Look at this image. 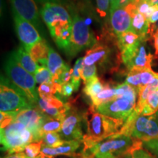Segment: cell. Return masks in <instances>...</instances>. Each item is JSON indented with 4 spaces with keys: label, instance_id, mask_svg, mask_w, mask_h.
Here are the masks:
<instances>
[{
    "label": "cell",
    "instance_id": "cell-32",
    "mask_svg": "<svg viewBox=\"0 0 158 158\" xmlns=\"http://www.w3.org/2000/svg\"><path fill=\"white\" fill-rule=\"evenodd\" d=\"M84 65V59H83V58H79L77 59L76 64L74 65L71 83L73 84L76 92L78 91L79 86H80V81L81 78V70Z\"/></svg>",
    "mask_w": 158,
    "mask_h": 158
},
{
    "label": "cell",
    "instance_id": "cell-19",
    "mask_svg": "<svg viewBox=\"0 0 158 158\" xmlns=\"http://www.w3.org/2000/svg\"><path fill=\"white\" fill-rule=\"evenodd\" d=\"M50 47L44 40L35 43L32 46L27 49V52L31 55L35 62L38 63L39 66L47 67L48 64V56Z\"/></svg>",
    "mask_w": 158,
    "mask_h": 158
},
{
    "label": "cell",
    "instance_id": "cell-36",
    "mask_svg": "<svg viewBox=\"0 0 158 158\" xmlns=\"http://www.w3.org/2000/svg\"><path fill=\"white\" fill-rule=\"evenodd\" d=\"M81 79L84 81V84H86L89 81L97 76V67L96 64L94 65H84L81 73Z\"/></svg>",
    "mask_w": 158,
    "mask_h": 158
},
{
    "label": "cell",
    "instance_id": "cell-14",
    "mask_svg": "<svg viewBox=\"0 0 158 158\" xmlns=\"http://www.w3.org/2000/svg\"><path fill=\"white\" fill-rule=\"evenodd\" d=\"M13 13L29 21L35 27L40 25V13L35 0H10Z\"/></svg>",
    "mask_w": 158,
    "mask_h": 158
},
{
    "label": "cell",
    "instance_id": "cell-25",
    "mask_svg": "<svg viewBox=\"0 0 158 158\" xmlns=\"http://www.w3.org/2000/svg\"><path fill=\"white\" fill-rule=\"evenodd\" d=\"M63 121L64 120L60 118L51 117L45 115L40 127L41 135L43 137V135L45 133H59L62 129Z\"/></svg>",
    "mask_w": 158,
    "mask_h": 158
},
{
    "label": "cell",
    "instance_id": "cell-4",
    "mask_svg": "<svg viewBox=\"0 0 158 158\" xmlns=\"http://www.w3.org/2000/svg\"><path fill=\"white\" fill-rule=\"evenodd\" d=\"M5 71L9 80L24 94L29 102L35 107L38 104L40 98L35 77L17 62L12 54L6 61Z\"/></svg>",
    "mask_w": 158,
    "mask_h": 158
},
{
    "label": "cell",
    "instance_id": "cell-24",
    "mask_svg": "<svg viewBox=\"0 0 158 158\" xmlns=\"http://www.w3.org/2000/svg\"><path fill=\"white\" fill-rule=\"evenodd\" d=\"M106 84H107L106 83H104L98 76H96L84 84L83 92L85 95L88 97L91 101H92L96 98V96L104 89Z\"/></svg>",
    "mask_w": 158,
    "mask_h": 158
},
{
    "label": "cell",
    "instance_id": "cell-2",
    "mask_svg": "<svg viewBox=\"0 0 158 158\" xmlns=\"http://www.w3.org/2000/svg\"><path fill=\"white\" fill-rule=\"evenodd\" d=\"M143 142L127 135H114L83 149L84 158H117L130 155L135 150L143 148Z\"/></svg>",
    "mask_w": 158,
    "mask_h": 158
},
{
    "label": "cell",
    "instance_id": "cell-47",
    "mask_svg": "<svg viewBox=\"0 0 158 158\" xmlns=\"http://www.w3.org/2000/svg\"><path fill=\"white\" fill-rule=\"evenodd\" d=\"M152 37L154 39V46L155 49V54L158 55V28L154 31L152 34Z\"/></svg>",
    "mask_w": 158,
    "mask_h": 158
},
{
    "label": "cell",
    "instance_id": "cell-11",
    "mask_svg": "<svg viewBox=\"0 0 158 158\" xmlns=\"http://www.w3.org/2000/svg\"><path fill=\"white\" fill-rule=\"evenodd\" d=\"M40 13L49 30L59 25H67L73 22L70 13L60 4L49 3L43 5Z\"/></svg>",
    "mask_w": 158,
    "mask_h": 158
},
{
    "label": "cell",
    "instance_id": "cell-53",
    "mask_svg": "<svg viewBox=\"0 0 158 158\" xmlns=\"http://www.w3.org/2000/svg\"><path fill=\"white\" fill-rule=\"evenodd\" d=\"M130 1H133V0H130Z\"/></svg>",
    "mask_w": 158,
    "mask_h": 158
},
{
    "label": "cell",
    "instance_id": "cell-3",
    "mask_svg": "<svg viewBox=\"0 0 158 158\" xmlns=\"http://www.w3.org/2000/svg\"><path fill=\"white\" fill-rule=\"evenodd\" d=\"M120 135L130 136L143 142L158 140V110L152 115L145 116L134 110L116 135Z\"/></svg>",
    "mask_w": 158,
    "mask_h": 158
},
{
    "label": "cell",
    "instance_id": "cell-38",
    "mask_svg": "<svg viewBox=\"0 0 158 158\" xmlns=\"http://www.w3.org/2000/svg\"><path fill=\"white\" fill-rule=\"evenodd\" d=\"M157 73L154 72L152 70H146L141 71V85L142 88L146 86L155 77L157 76Z\"/></svg>",
    "mask_w": 158,
    "mask_h": 158
},
{
    "label": "cell",
    "instance_id": "cell-37",
    "mask_svg": "<svg viewBox=\"0 0 158 158\" xmlns=\"http://www.w3.org/2000/svg\"><path fill=\"white\" fill-rule=\"evenodd\" d=\"M17 113H5L0 112V127L3 129L10 124L14 121L15 116Z\"/></svg>",
    "mask_w": 158,
    "mask_h": 158
},
{
    "label": "cell",
    "instance_id": "cell-15",
    "mask_svg": "<svg viewBox=\"0 0 158 158\" xmlns=\"http://www.w3.org/2000/svg\"><path fill=\"white\" fill-rule=\"evenodd\" d=\"M132 18L125 8H118L110 11V24L112 31L116 37L122 33L132 31Z\"/></svg>",
    "mask_w": 158,
    "mask_h": 158
},
{
    "label": "cell",
    "instance_id": "cell-23",
    "mask_svg": "<svg viewBox=\"0 0 158 158\" xmlns=\"http://www.w3.org/2000/svg\"><path fill=\"white\" fill-rule=\"evenodd\" d=\"M158 89V73L152 80L148 84L147 86H144L139 90L138 92V99L137 104H136V107L135 108V111H137L138 114H141L143 110L144 105L146 103V101L149 98V96L157 90Z\"/></svg>",
    "mask_w": 158,
    "mask_h": 158
},
{
    "label": "cell",
    "instance_id": "cell-18",
    "mask_svg": "<svg viewBox=\"0 0 158 158\" xmlns=\"http://www.w3.org/2000/svg\"><path fill=\"white\" fill-rule=\"evenodd\" d=\"M49 31L57 46L68 54L72 37L73 22L67 25H59Z\"/></svg>",
    "mask_w": 158,
    "mask_h": 158
},
{
    "label": "cell",
    "instance_id": "cell-33",
    "mask_svg": "<svg viewBox=\"0 0 158 158\" xmlns=\"http://www.w3.org/2000/svg\"><path fill=\"white\" fill-rule=\"evenodd\" d=\"M43 142L45 145L51 148H56L61 144H62L64 141L62 139L60 135L58 133H48L43 135Z\"/></svg>",
    "mask_w": 158,
    "mask_h": 158
},
{
    "label": "cell",
    "instance_id": "cell-16",
    "mask_svg": "<svg viewBox=\"0 0 158 158\" xmlns=\"http://www.w3.org/2000/svg\"><path fill=\"white\" fill-rule=\"evenodd\" d=\"M111 54V49L108 45L97 43L89 50L86 52L84 59V64L94 65V64H104L109 59Z\"/></svg>",
    "mask_w": 158,
    "mask_h": 158
},
{
    "label": "cell",
    "instance_id": "cell-40",
    "mask_svg": "<svg viewBox=\"0 0 158 158\" xmlns=\"http://www.w3.org/2000/svg\"><path fill=\"white\" fill-rule=\"evenodd\" d=\"M73 92H76L75 91V87L73 84L71 82L66 83V84H64L61 85V89L60 92H59V94L63 97H65V98H68V97H70L72 95V94L73 93Z\"/></svg>",
    "mask_w": 158,
    "mask_h": 158
},
{
    "label": "cell",
    "instance_id": "cell-43",
    "mask_svg": "<svg viewBox=\"0 0 158 158\" xmlns=\"http://www.w3.org/2000/svg\"><path fill=\"white\" fill-rule=\"evenodd\" d=\"M130 2V0H110V11L118 8H124Z\"/></svg>",
    "mask_w": 158,
    "mask_h": 158
},
{
    "label": "cell",
    "instance_id": "cell-45",
    "mask_svg": "<svg viewBox=\"0 0 158 158\" xmlns=\"http://www.w3.org/2000/svg\"><path fill=\"white\" fill-rule=\"evenodd\" d=\"M35 2L39 4H41V5H46V4L49 3H56V4H60L62 5H65L68 7V0H35ZM69 7V6H68Z\"/></svg>",
    "mask_w": 158,
    "mask_h": 158
},
{
    "label": "cell",
    "instance_id": "cell-9",
    "mask_svg": "<svg viewBox=\"0 0 158 158\" xmlns=\"http://www.w3.org/2000/svg\"><path fill=\"white\" fill-rule=\"evenodd\" d=\"M147 40L140 37L139 40L130 48L120 52L121 59L128 71L132 69L140 70H151L153 56L147 53L146 42Z\"/></svg>",
    "mask_w": 158,
    "mask_h": 158
},
{
    "label": "cell",
    "instance_id": "cell-26",
    "mask_svg": "<svg viewBox=\"0 0 158 158\" xmlns=\"http://www.w3.org/2000/svg\"><path fill=\"white\" fill-rule=\"evenodd\" d=\"M139 35L133 31H128L117 36V46L120 52L130 48L139 40Z\"/></svg>",
    "mask_w": 158,
    "mask_h": 158
},
{
    "label": "cell",
    "instance_id": "cell-20",
    "mask_svg": "<svg viewBox=\"0 0 158 158\" xmlns=\"http://www.w3.org/2000/svg\"><path fill=\"white\" fill-rule=\"evenodd\" d=\"M68 66L65 64L63 62L62 59L59 56L58 53L56 52L50 47V50H49L48 56V64H47V68L50 70L53 76L52 82L57 83L59 80V76L63 72V70L66 68Z\"/></svg>",
    "mask_w": 158,
    "mask_h": 158
},
{
    "label": "cell",
    "instance_id": "cell-48",
    "mask_svg": "<svg viewBox=\"0 0 158 158\" xmlns=\"http://www.w3.org/2000/svg\"><path fill=\"white\" fill-rule=\"evenodd\" d=\"M5 158H29V157H27V156L25 155V153L23 152H21L13 154V155L7 156V157H5ZM38 158H41V157H39Z\"/></svg>",
    "mask_w": 158,
    "mask_h": 158
},
{
    "label": "cell",
    "instance_id": "cell-22",
    "mask_svg": "<svg viewBox=\"0 0 158 158\" xmlns=\"http://www.w3.org/2000/svg\"><path fill=\"white\" fill-rule=\"evenodd\" d=\"M150 24L145 16L140 13H136L132 17V31L139 35L142 39H148V35L150 34Z\"/></svg>",
    "mask_w": 158,
    "mask_h": 158
},
{
    "label": "cell",
    "instance_id": "cell-49",
    "mask_svg": "<svg viewBox=\"0 0 158 158\" xmlns=\"http://www.w3.org/2000/svg\"><path fill=\"white\" fill-rule=\"evenodd\" d=\"M157 21H158V8L156 10L155 13L152 15V16L150 17V19H149V21H149L150 24H152V23H156Z\"/></svg>",
    "mask_w": 158,
    "mask_h": 158
},
{
    "label": "cell",
    "instance_id": "cell-8",
    "mask_svg": "<svg viewBox=\"0 0 158 158\" xmlns=\"http://www.w3.org/2000/svg\"><path fill=\"white\" fill-rule=\"evenodd\" d=\"M97 43V40L85 20L75 13L73 18L72 37L68 54L70 56H76L84 49L92 48Z\"/></svg>",
    "mask_w": 158,
    "mask_h": 158
},
{
    "label": "cell",
    "instance_id": "cell-10",
    "mask_svg": "<svg viewBox=\"0 0 158 158\" xmlns=\"http://www.w3.org/2000/svg\"><path fill=\"white\" fill-rule=\"evenodd\" d=\"M85 122L84 114H81L76 108H71L63 121L59 135L63 141H80L83 142L84 134L82 124Z\"/></svg>",
    "mask_w": 158,
    "mask_h": 158
},
{
    "label": "cell",
    "instance_id": "cell-1",
    "mask_svg": "<svg viewBox=\"0 0 158 158\" xmlns=\"http://www.w3.org/2000/svg\"><path fill=\"white\" fill-rule=\"evenodd\" d=\"M86 132L84 135V149L92 147L99 142L119 133L125 121L98 113L95 107L91 106L84 113Z\"/></svg>",
    "mask_w": 158,
    "mask_h": 158
},
{
    "label": "cell",
    "instance_id": "cell-29",
    "mask_svg": "<svg viewBox=\"0 0 158 158\" xmlns=\"http://www.w3.org/2000/svg\"><path fill=\"white\" fill-rule=\"evenodd\" d=\"M61 89V85L56 84L54 82L44 83V84H40L37 88V92L39 94V98H45L47 97L53 96L56 93H59Z\"/></svg>",
    "mask_w": 158,
    "mask_h": 158
},
{
    "label": "cell",
    "instance_id": "cell-27",
    "mask_svg": "<svg viewBox=\"0 0 158 158\" xmlns=\"http://www.w3.org/2000/svg\"><path fill=\"white\" fill-rule=\"evenodd\" d=\"M116 98L115 86H111L109 84H106V87L100 93H99L96 98L92 101V106L97 108L100 105L106 103L108 101L114 100Z\"/></svg>",
    "mask_w": 158,
    "mask_h": 158
},
{
    "label": "cell",
    "instance_id": "cell-52",
    "mask_svg": "<svg viewBox=\"0 0 158 158\" xmlns=\"http://www.w3.org/2000/svg\"><path fill=\"white\" fill-rule=\"evenodd\" d=\"M133 2H142V1H148V0H133Z\"/></svg>",
    "mask_w": 158,
    "mask_h": 158
},
{
    "label": "cell",
    "instance_id": "cell-39",
    "mask_svg": "<svg viewBox=\"0 0 158 158\" xmlns=\"http://www.w3.org/2000/svg\"><path fill=\"white\" fill-rule=\"evenodd\" d=\"M73 69L70 68L68 65V66L66 67V68L63 70V72L61 73L60 76H59L58 81H57L56 84L62 85L64 84H66V83L71 82L73 76Z\"/></svg>",
    "mask_w": 158,
    "mask_h": 158
},
{
    "label": "cell",
    "instance_id": "cell-42",
    "mask_svg": "<svg viewBox=\"0 0 158 158\" xmlns=\"http://www.w3.org/2000/svg\"><path fill=\"white\" fill-rule=\"evenodd\" d=\"M133 2L137 6V10L138 13H141L143 15L147 14L148 11L149 10L150 7H152V5L148 2V1H142L140 2Z\"/></svg>",
    "mask_w": 158,
    "mask_h": 158
},
{
    "label": "cell",
    "instance_id": "cell-50",
    "mask_svg": "<svg viewBox=\"0 0 158 158\" xmlns=\"http://www.w3.org/2000/svg\"><path fill=\"white\" fill-rule=\"evenodd\" d=\"M148 2L152 6H158V0H148Z\"/></svg>",
    "mask_w": 158,
    "mask_h": 158
},
{
    "label": "cell",
    "instance_id": "cell-13",
    "mask_svg": "<svg viewBox=\"0 0 158 158\" xmlns=\"http://www.w3.org/2000/svg\"><path fill=\"white\" fill-rule=\"evenodd\" d=\"M13 18L15 32L25 50L42 40V37L35 28V26L15 13H13Z\"/></svg>",
    "mask_w": 158,
    "mask_h": 158
},
{
    "label": "cell",
    "instance_id": "cell-31",
    "mask_svg": "<svg viewBox=\"0 0 158 158\" xmlns=\"http://www.w3.org/2000/svg\"><path fill=\"white\" fill-rule=\"evenodd\" d=\"M35 81L37 84H42L44 83L52 81L53 76L47 67L39 66L35 73L34 74Z\"/></svg>",
    "mask_w": 158,
    "mask_h": 158
},
{
    "label": "cell",
    "instance_id": "cell-7",
    "mask_svg": "<svg viewBox=\"0 0 158 158\" xmlns=\"http://www.w3.org/2000/svg\"><path fill=\"white\" fill-rule=\"evenodd\" d=\"M138 92L133 87L123 95L95 108L98 113L117 119L126 121L136 107Z\"/></svg>",
    "mask_w": 158,
    "mask_h": 158
},
{
    "label": "cell",
    "instance_id": "cell-6",
    "mask_svg": "<svg viewBox=\"0 0 158 158\" xmlns=\"http://www.w3.org/2000/svg\"><path fill=\"white\" fill-rule=\"evenodd\" d=\"M35 108L17 86L2 76L0 84V110L5 113H18Z\"/></svg>",
    "mask_w": 158,
    "mask_h": 158
},
{
    "label": "cell",
    "instance_id": "cell-28",
    "mask_svg": "<svg viewBox=\"0 0 158 158\" xmlns=\"http://www.w3.org/2000/svg\"><path fill=\"white\" fill-rule=\"evenodd\" d=\"M158 110V89L153 92L146 101L141 114L145 116L152 115Z\"/></svg>",
    "mask_w": 158,
    "mask_h": 158
},
{
    "label": "cell",
    "instance_id": "cell-46",
    "mask_svg": "<svg viewBox=\"0 0 158 158\" xmlns=\"http://www.w3.org/2000/svg\"><path fill=\"white\" fill-rule=\"evenodd\" d=\"M49 158H84L82 153H74L71 155H59L56 157H52Z\"/></svg>",
    "mask_w": 158,
    "mask_h": 158
},
{
    "label": "cell",
    "instance_id": "cell-51",
    "mask_svg": "<svg viewBox=\"0 0 158 158\" xmlns=\"http://www.w3.org/2000/svg\"><path fill=\"white\" fill-rule=\"evenodd\" d=\"M117 158H133V157H132V155H130L124 156V157H117Z\"/></svg>",
    "mask_w": 158,
    "mask_h": 158
},
{
    "label": "cell",
    "instance_id": "cell-12",
    "mask_svg": "<svg viewBox=\"0 0 158 158\" xmlns=\"http://www.w3.org/2000/svg\"><path fill=\"white\" fill-rule=\"evenodd\" d=\"M45 116V114H43L39 108H31L18 112L14 121L24 124L34 135L35 142H39L43 141L40 127Z\"/></svg>",
    "mask_w": 158,
    "mask_h": 158
},
{
    "label": "cell",
    "instance_id": "cell-5",
    "mask_svg": "<svg viewBox=\"0 0 158 158\" xmlns=\"http://www.w3.org/2000/svg\"><path fill=\"white\" fill-rule=\"evenodd\" d=\"M2 150L10 155L24 151L25 147L35 142L34 135L24 124L13 121L8 126L1 129Z\"/></svg>",
    "mask_w": 158,
    "mask_h": 158
},
{
    "label": "cell",
    "instance_id": "cell-17",
    "mask_svg": "<svg viewBox=\"0 0 158 158\" xmlns=\"http://www.w3.org/2000/svg\"><path fill=\"white\" fill-rule=\"evenodd\" d=\"M82 141H64L62 144L56 148H51L43 143L40 157L41 158H49L59 155H71L81 147Z\"/></svg>",
    "mask_w": 158,
    "mask_h": 158
},
{
    "label": "cell",
    "instance_id": "cell-34",
    "mask_svg": "<svg viewBox=\"0 0 158 158\" xmlns=\"http://www.w3.org/2000/svg\"><path fill=\"white\" fill-rule=\"evenodd\" d=\"M43 143V141H41L28 144L25 147L23 152L29 158H38L40 155Z\"/></svg>",
    "mask_w": 158,
    "mask_h": 158
},
{
    "label": "cell",
    "instance_id": "cell-44",
    "mask_svg": "<svg viewBox=\"0 0 158 158\" xmlns=\"http://www.w3.org/2000/svg\"><path fill=\"white\" fill-rule=\"evenodd\" d=\"M132 157L133 158H154L148 152L143 149V148L134 151L133 153L132 154Z\"/></svg>",
    "mask_w": 158,
    "mask_h": 158
},
{
    "label": "cell",
    "instance_id": "cell-35",
    "mask_svg": "<svg viewBox=\"0 0 158 158\" xmlns=\"http://www.w3.org/2000/svg\"><path fill=\"white\" fill-rule=\"evenodd\" d=\"M97 13L101 19H106L110 14V0H96Z\"/></svg>",
    "mask_w": 158,
    "mask_h": 158
},
{
    "label": "cell",
    "instance_id": "cell-30",
    "mask_svg": "<svg viewBox=\"0 0 158 158\" xmlns=\"http://www.w3.org/2000/svg\"><path fill=\"white\" fill-rule=\"evenodd\" d=\"M141 71L143 70H138V69H132V70H129L125 79V83L135 88L138 92H139V90L142 89L141 80Z\"/></svg>",
    "mask_w": 158,
    "mask_h": 158
},
{
    "label": "cell",
    "instance_id": "cell-21",
    "mask_svg": "<svg viewBox=\"0 0 158 158\" xmlns=\"http://www.w3.org/2000/svg\"><path fill=\"white\" fill-rule=\"evenodd\" d=\"M17 62L19 63L27 72L31 74H35L39 65L35 62L31 55L23 48V47H19L17 50L12 53Z\"/></svg>",
    "mask_w": 158,
    "mask_h": 158
},
{
    "label": "cell",
    "instance_id": "cell-41",
    "mask_svg": "<svg viewBox=\"0 0 158 158\" xmlns=\"http://www.w3.org/2000/svg\"><path fill=\"white\" fill-rule=\"evenodd\" d=\"M143 146L158 158V140H152L143 142Z\"/></svg>",
    "mask_w": 158,
    "mask_h": 158
}]
</instances>
